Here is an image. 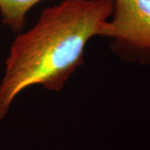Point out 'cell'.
Returning <instances> with one entry per match:
<instances>
[{"label": "cell", "mask_w": 150, "mask_h": 150, "mask_svg": "<svg viewBox=\"0 0 150 150\" xmlns=\"http://www.w3.org/2000/svg\"><path fill=\"white\" fill-rule=\"evenodd\" d=\"M112 13V0H63L45 8L11 45L0 82V121L27 88L61 91L83 64L86 44L100 35Z\"/></svg>", "instance_id": "1"}, {"label": "cell", "mask_w": 150, "mask_h": 150, "mask_svg": "<svg viewBox=\"0 0 150 150\" xmlns=\"http://www.w3.org/2000/svg\"><path fill=\"white\" fill-rule=\"evenodd\" d=\"M99 37L122 62L150 65V0H112V13Z\"/></svg>", "instance_id": "2"}, {"label": "cell", "mask_w": 150, "mask_h": 150, "mask_svg": "<svg viewBox=\"0 0 150 150\" xmlns=\"http://www.w3.org/2000/svg\"><path fill=\"white\" fill-rule=\"evenodd\" d=\"M42 0H0L2 23L13 32H21L26 24V15Z\"/></svg>", "instance_id": "3"}]
</instances>
